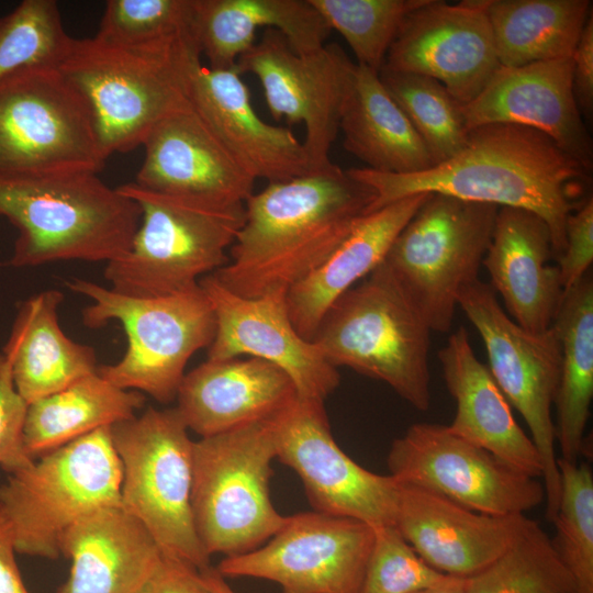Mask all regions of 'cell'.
I'll return each instance as SVG.
<instances>
[{"label": "cell", "mask_w": 593, "mask_h": 593, "mask_svg": "<svg viewBox=\"0 0 593 593\" xmlns=\"http://www.w3.org/2000/svg\"><path fill=\"white\" fill-rule=\"evenodd\" d=\"M346 171L373 190L367 213L423 192L532 211L548 224L556 260L566 247L567 217L589 198L581 200L591 181V171L549 136L504 123L470 130L457 155L422 172Z\"/></svg>", "instance_id": "1"}, {"label": "cell", "mask_w": 593, "mask_h": 593, "mask_svg": "<svg viewBox=\"0 0 593 593\" xmlns=\"http://www.w3.org/2000/svg\"><path fill=\"white\" fill-rule=\"evenodd\" d=\"M374 198L336 165L269 182L246 200L228 262L213 275L244 298L288 292L337 248Z\"/></svg>", "instance_id": "2"}, {"label": "cell", "mask_w": 593, "mask_h": 593, "mask_svg": "<svg viewBox=\"0 0 593 593\" xmlns=\"http://www.w3.org/2000/svg\"><path fill=\"white\" fill-rule=\"evenodd\" d=\"M0 216L18 230L12 267L112 261L130 248L138 204L92 171L0 178Z\"/></svg>", "instance_id": "3"}, {"label": "cell", "mask_w": 593, "mask_h": 593, "mask_svg": "<svg viewBox=\"0 0 593 593\" xmlns=\"http://www.w3.org/2000/svg\"><path fill=\"white\" fill-rule=\"evenodd\" d=\"M201 60L194 38L152 49L74 38L57 68L87 101L103 158L143 145L187 101V77Z\"/></svg>", "instance_id": "4"}, {"label": "cell", "mask_w": 593, "mask_h": 593, "mask_svg": "<svg viewBox=\"0 0 593 593\" xmlns=\"http://www.w3.org/2000/svg\"><path fill=\"white\" fill-rule=\"evenodd\" d=\"M430 333L382 262L329 307L312 342L335 368L380 380L425 412L432 398Z\"/></svg>", "instance_id": "5"}, {"label": "cell", "mask_w": 593, "mask_h": 593, "mask_svg": "<svg viewBox=\"0 0 593 593\" xmlns=\"http://www.w3.org/2000/svg\"><path fill=\"white\" fill-rule=\"evenodd\" d=\"M119 190L141 210L128 250L107 262L104 277L121 294L166 296L193 289L228 262L245 219V203L214 205L147 190L128 182Z\"/></svg>", "instance_id": "6"}, {"label": "cell", "mask_w": 593, "mask_h": 593, "mask_svg": "<svg viewBox=\"0 0 593 593\" xmlns=\"http://www.w3.org/2000/svg\"><path fill=\"white\" fill-rule=\"evenodd\" d=\"M67 287L91 302L82 310V323L100 328L119 322L127 347L122 358L98 367L97 372L124 390L148 394L168 404L176 400L190 358L209 347L215 318L200 284L193 289L154 298L130 296L93 281L74 278Z\"/></svg>", "instance_id": "7"}, {"label": "cell", "mask_w": 593, "mask_h": 593, "mask_svg": "<svg viewBox=\"0 0 593 593\" xmlns=\"http://www.w3.org/2000/svg\"><path fill=\"white\" fill-rule=\"evenodd\" d=\"M122 463L111 427L51 450L0 485V516L16 553L57 559L63 533L85 514L121 504Z\"/></svg>", "instance_id": "8"}, {"label": "cell", "mask_w": 593, "mask_h": 593, "mask_svg": "<svg viewBox=\"0 0 593 593\" xmlns=\"http://www.w3.org/2000/svg\"><path fill=\"white\" fill-rule=\"evenodd\" d=\"M276 455L273 419L194 441L191 507L210 557L255 550L283 524L270 497Z\"/></svg>", "instance_id": "9"}, {"label": "cell", "mask_w": 593, "mask_h": 593, "mask_svg": "<svg viewBox=\"0 0 593 593\" xmlns=\"http://www.w3.org/2000/svg\"><path fill=\"white\" fill-rule=\"evenodd\" d=\"M178 410L148 407L111 427L122 463L121 505L148 530L164 555L199 571L210 556L195 532L191 490L193 444Z\"/></svg>", "instance_id": "10"}, {"label": "cell", "mask_w": 593, "mask_h": 593, "mask_svg": "<svg viewBox=\"0 0 593 593\" xmlns=\"http://www.w3.org/2000/svg\"><path fill=\"white\" fill-rule=\"evenodd\" d=\"M499 206L429 193L391 244V270L432 332L448 333L459 292L475 281Z\"/></svg>", "instance_id": "11"}, {"label": "cell", "mask_w": 593, "mask_h": 593, "mask_svg": "<svg viewBox=\"0 0 593 593\" xmlns=\"http://www.w3.org/2000/svg\"><path fill=\"white\" fill-rule=\"evenodd\" d=\"M103 158L89 105L54 66L0 78V178L99 172Z\"/></svg>", "instance_id": "12"}, {"label": "cell", "mask_w": 593, "mask_h": 593, "mask_svg": "<svg viewBox=\"0 0 593 593\" xmlns=\"http://www.w3.org/2000/svg\"><path fill=\"white\" fill-rule=\"evenodd\" d=\"M458 305L485 346L492 378L528 426L542 466L546 518L552 522L560 496L551 416L560 373L558 333L553 326L542 333L521 327L501 307L490 284L480 279L459 292Z\"/></svg>", "instance_id": "13"}, {"label": "cell", "mask_w": 593, "mask_h": 593, "mask_svg": "<svg viewBox=\"0 0 593 593\" xmlns=\"http://www.w3.org/2000/svg\"><path fill=\"white\" fill-rule=\"evenodd\" d=\"M387 463L398 482L426 489L479 513L518 515L545 502V489L537 478L440 424L411 425L393 440Z\"/></svg>", "instance_id": "14"}, {"label": "cell", "mask_w": 593, "mask_h": 593, "mask_svg": "<svg viewBox=\"0 0 593 593\" xmlns=\"http://www.w3.org/2000/svg\"><path fill=\"white\" fill-rule=\"evenodd\" d=\"M374 529L361 521L325 513L286 516L266 545L225 557L224 578H256L279 584L282 593H359Z\"/></svg>", "instance_id": "15"}, {"label": "cell", "mask_w": 593, "mask_h": 593, "mask_svg": "<svg viewBox=\"0 0 593 593\" xmlns=\"http://www.w3.org/2000/svg\"><path fill=\"white\" fill-rule=\"evenodd\" d=\"M276 459L301 479L314 511L393 526L399 482L354 461L337 445L324 402L296 398L273 418Z\"/></svg>", "instance_id": "16"}, {"label": "cell", "mask_w": 593, "mask_h": 593, "mask_svg": "<svg viewBox=\"0 0 593 593\" xmlns=\"http://www.w3.org/2000/svg\"><path fill=\"white\" fill-rule=\"evenodd\" d=\"M354 65L335 44L301 54L279 31L266 29L235 67L240 75L250 72L258 78L276 120L304 124L310 170L322 172L335 166L328 155L339 131Z\"/></svg>", "instance_id": "17"}, {"label": "cell", "mask_w": 593, "mask_h": 593, "mask_svg": "<svg viewBox=\"0 0 593 593\" xmlns=\"http://www.w3.org/2000/svg\"><path fill=\"white\" fill-rule=\"evenodd\" d=\"M199 284L215 318L208 360L240 356L264 359L291 378L302 399L324 402L339 385L337 368L315 343L304 339L294 328L286 291L244 298L224 287L213 273L201 278Z\"/></svg>", "instance_id": "18"}, {"label": "cell", "mask_w": 593, "mask_h": 593, "mask_svg": "<svg viewBox=\"0 0 593 593\" xmlns=\"http://www.w3.org/2000/svg\"><path fill=\"white\" fill-rule=\"evenodd\" d=\"M500 66L483 0H427L406 16L382 67L433 78L465 105Z\"/></svg>", "instance_id": "19"}, {"label": "cell", "mask_w": 593, "mask_h": 593, "mask_svg": "<svg viewBox=\"0 0 593 593\" xmlns=\"http://www.w3.org/2000/svg\"><path fill=\"white\" fill-rule=\"evenodd\" d=\"M462 112L469 131L494 123L539 131L592 170L593 143L573 92L572 57L500 66Z\"/></svg>", "instance_id": "20"}, {"label": "cell", "mask_w": 593, "mask_h": 593, "mask_svg": "<svg viewBox=\"0 0 593 593\" xmlns=\"http://www.w3.org/2000/svg\"><path fill=\"white\" fill-rule=\"evenodd\" d=\"M133 181L150 191L214 205L244 204L254 179L231 156L189 101L160 120L145 138Z\"/></svg>", "instance_id": "21"}, {"label": "cell", "mask_w": 593, "mask_h": 593, "mask_svg": "<svg viewBox=\"0 0 593 593\" xmlns=\"http://www.w3.org/2000/svg\"><path fill=\"white\" fill-rule=\"evenodd\" d=\"M187 98L193 110L254 179L269 182L311 174L305 147L284 126L261 120L236 67L214 69L194 63L188 71Z\"/></svg>", "instance_id": "22"}, {"label": "cell", "mask_w": 593, "mask_h": 593, "mask_svg": "<svg viewBox=\"0 0 593 593\" xmlns=\"http://www.w3.org/2000/svg\"><path fill=\"white\" fill-rule=\"evenodd\" d=\"M394 527L435 570L469 578L500 557L532 521L461 506L426 489L400 483Z\"/></svg>", "instance_id": "23"}, {"label": "cell", "mask_w": 593, "mask_h": 593, "mask_svg": "<svg viewBox=\"0 0 593 593\" xmlns=\"http://www.w3.org/2000/svg\"><path fill=\"white\" fill-rule=\"evenodd\" d=\"M298 398L291 378L255 357L208 360L186 373L177 406L200 437L273 419Z\"/></svg>", "instance_id": "24"}, {"label": "cell", "mask_w": 593, "mask_h": 593, "mask_svg": "<svg viewBox=\"0 0 593 593\" xmlns=\"http://www.w3.org/2000/svg\"><path fill=\"white\" fill-rule=\"evenodd\" d=\"M552 256L548 224L538 214L499 208L482 266L507 315L524 329L542 333L555 321L564 291Z\"/></svg>", "instance_id": "25"}, {"label": "cell", "mask_w": 593, "mask_h": 593, "mask_svg": "<svg viewBox=\"0 0 593 593\" xmlns=\"http://www.w3.org/2000/svg\"><path fill=\"white\" fill-rule=\"evenodd\" d=\"M59 550L70 560V570L58 593H134L163 555L121 504L78 518L63 533Z\"/></svg>", "instance_id": "26"}, {"label": "cell", "mask_w": 593, "mask_h": 593, "mask_svg": "<svg viewBox=\"0 0 593 593\" xmlns=\"http://www.w3.org/2000/svg\"><path fill=\"white\" fill-rule=\"evenodd\" d=\"M438 359L456 402L448 428L525 474L541 477V460L533 440L515 421L508 401L477 358L462 326L448 337Z\"/></svg>", "instance_id": "27"}, {"label": "cell", "mask_w": 593, "mask_h": 593, "mask_svg": "<svg viewBox=\"0 0 593 593\" xmlns=\"http://www.w3.org/2000/svg\"><path fill=\"white\" fill-rule=\"evenodd\" d=\"M428 195H410L361 215L337 248L288 290V314L304 339L312 340L329 307L383 262L396 235Z\"/></svg>", "instance_id": "28"}, {"label": "cell", "mask_w": 593, "mask_h": 593, "mask_svg": "<svg viewBox=\"0 0 593 593\" xmlns=\"http://www.w3.org/2000/svg\"><path fill=\"white\" fill-rule=\"evenodd\" d=\"M63 300L61 291L48 289L23 301L2 348L14 388L26 404L98 370L93 347L72 340L60 327Z\"/></svg>", "instance_id": "29"}, {"label": "cell", "mask_w": 593, "mask_h": 593, "mask_svg": "<svg viewBox=\"0 0 593 593\" xmlns=\"http://www.w3.org/2000/svg\"><path fill=\"white\" fill-rule=\"evenodd\" d=\"M259 27L279 31L301 54L322 48L331 29L310 0H192V33L209 67L236 65Z\"/></svg>", "instance_id": "30"}, {"label": "cell", "mask_w": 593, "mask_h": 593, "mask_svg": "<svg viewBox=\"0 0 593 593\" xmlns=\"http://www.w3.org/2000/svg\"><path fill=\"white\" fill-rule=\"evenodd\" d=\"M339 130L344 148L368 169L395 175L425 171L432 156L379 72L355 63L345 94Z\"/></svg>", "instance_id": "31"}, {"label": "cell", "mask_w": 593, "mask_h": 593, "mask_svg": "<svg viewBox=\"0 0 593 593\" xmlns=\"http://www.w3.org/2000/svg\"><path fill=\"white\" fill-rule=\"evenodd\" d=\"M552 326L560 342V373L553 404L556 443L562 460L588 454L585 427L593 398V279L589 271L564 292Z\"/></svg>", "instance_id": "32"}, {"label": "cell", "mask_w": 593, "mask_h": 593, "mask_svg": "<svg viewBox=\"0 0 593 593\" xmlns=\"http://www.w3.org/2000/svg\"><path fill=\"white\" fill-rule=\"evenodd\" d=\"M145 396L124 390L98 372L27 404L23 445L26 455L40 456L103 427L130 419L143 407Z\"/></svg>", "instance_id": "33"}, {"label": "cell", "mask_w": 593, "mask_h": 593, "mask_svg": "<svg viewBox=\"0 0 593 593\" xmlns=\"http://www.w3.org/2000/svg\"><path fill=\"white\" fill-rule=\"evenodd\" d=\"M501 66L572 57L589 0H483Z\"/></svg>", "instance_id": "34"}, {"label": "cell", "mask_w": 593, "mask_h": 593, "mask_svg": "<svg viewBox=\"0 0 593 593\" xmlns=\"http://www.w3.org/2000/svg\"><path fill=\"white\" fill-rule=\"evenodd\" d=\"M466 593H570L572 575L549 536L530 521L515 541L483 570L465 579Z\"/></svg>", "instance_id": "35"}, {"label": "cell", "mask_w": 593, "mask_h": 593, "mask_svg": "<svg viewBox=\"0 0 593 593\" xmlns=\"http://www.w3.org/2000/svg\"><path fill=\"white\" fill-rule=\"evenodd\" d=\"M380 79L422 138L435 165L457 155L467 128L462 104L437 80L381 68Z\"/></svg>", "instance_id": "36"}, {"label": "cell", "mask_w": 593, "mask_h": 593, "mask_svg": "<svg viewBox=\"0 0 593 593\" xmlns=\"http://www.w3.org/2000/svg\"><path fill=\"white\" fill-rule=\"evenodd\" d=\"M560 496L553 547L577 593H593V474L588 462L557 459Z\"/></svg>", "instance_id": "37"}, {"label": "cell", "mask_w": 593, "mask_h": 593, "mask_svg": "<svg viewBox=\"0 0 593 593\" xmlns=\"http://www.w3.org/2000/svg\"><path fill=\"white\" fill-rule=\"evenodd\" d=\"M427 0H310L331 30L351 48L358 65L374 71L406 16Z\"/></svg>", "instance_id": "38"}, {"label": "cell", "mask_w": 593, "mask_h": 593, "mask_svg": "<svg viewBox=\"0 0 593 593\" xmlns=\"http://www.w3.org/2000/svg\"><path fill=\"white\" fill-rule=\"evenodd\" d=\"M94 36L135 49L160 48L194 38L192 0H109Z\"/></svg>", "instance_id": "39"}, {"label": "cell", "mask_w": 593, "mask_h": 593, "mask_svg": "<svg viewBox=\"0 0 593 593\" xmlns=\"http://www.w3.org/2000/svg\"><path fill=\"white\" fill-rule=\"evenodd\" d=\"M71 41L55 1H22L0 19V78L25 66L57 67Z\"/></svg>", "instance_id": "40"}, {"label": "cell", "mask_w": 593, "mask_h": 593, "mask_svg": "<svg viewBox=\"0 0 593 593\" xmlns=\"http://www.w3.org/2000/svg\"><path fill=\"white\" fill-rule=\"evenodd\" d=\"M359 593H414L449 577L427 564L394 526H377Z\"/></svg>", "instance_id": "41"}, {"label": "cell", "mask_w": 593, "mask_h": 593, "mask_svg": "<svg viewBox=\"0 0 593 593\" xmlns=\"http://www.w3.org/2000/svg\"><path fill=\"white\" fill-rule=\"evenodd\" d=\"M26 402L18 394L8 360L0 353V467L13 473L31 463L23 445Z\"/></svg>", "instance_id": "42"}, {"label": "cell", "mask_w": 593, "mask_h": 593, "mask_svg": "<svg viewBox=\"0 0 593 593\" xmlns=\"http://www.w3.org/2000/svg\"><path fill=\"white\" fill-rule=\"evenodd\" d=\"M566 247L557 259L563 291L590 271L593 261V199L590 195L570 213L564 227Z\"/></svg>", "instance_id": "43"}, {"label": "cell", "mask_w": 593, "mask_h": 593, "mask_svg": "<svg viewBox=\"0 0 593 593\" xmlns=\"http://www.w3.org/2000/svg\"><path fill=\"white\" fill-rule=\"evenodd\" d=\"M134 593H214L194 567L161 555Z\"/></svg>", "instance_id": "44"}, {"label": "cell", "mask_w": 593, "mask_h": 593, "mask_svg": "<svg viewBox=\"0 0 593 593\" xmlns=\"http://www.w3.org/2000/svg\"><path fill=\"white\" fill-rule=\"evenodd\" d=\"M573 92L581 113L593 111V18L589 16L573 53Z\"/></svg>", "instance_id": "45"}, {"label": "cell", "mask_w": 593, "mask_h": 593, "mask_svg": "<svg viewBox=\"0 0 593 593\" xmlns=\"http://www.w3.org/2000/svg\"><path fill=\"white\" fill-rule=\"evenodd\" d=\"M11 534L0 516V593H30L21 577Z\"/></svg>", "instance_id": "46"}, {"label": "cell", "mask_w": 593, "mask_h": 593, "mask_svg": "<svg viewBox=\"0 0 593 593\" xmlns=\"http://www.w3.org/2000/svg\"><path fill=\"white\" fill-rule=\"evenodd\" d=\"M201 578L214 593H235L225 578L211 566L200 571Z\"/></svg>", "instance_id": "47"}, {"label": "cell", "mask_w": 593, "mask_h": 593, "mask_svg": "<svg viewBox=\"0 0 593 593\" xmlns=\"http://www.w3.org/2000/svg\"><path fill=\"white\" fill-rule=\"evenodd\" d=\"M414 593H466L465 579L449 577L446 581L436 585L427 586Z\"/></svg>", "instance_id": "48"}, {"label": "cell", "mask_w": 593, "mask_h": 593, "mask_svg": "<svg viewBox=\"0 0 593 593\" xmlns=\"http://www.w3.org/2000/svg\"><path fill=\"white\" fill-rule=\"evenodd\" d=\"M570 593H577V592H570Z\"/></svg>", "instance_id": "49"}]
</instances>
